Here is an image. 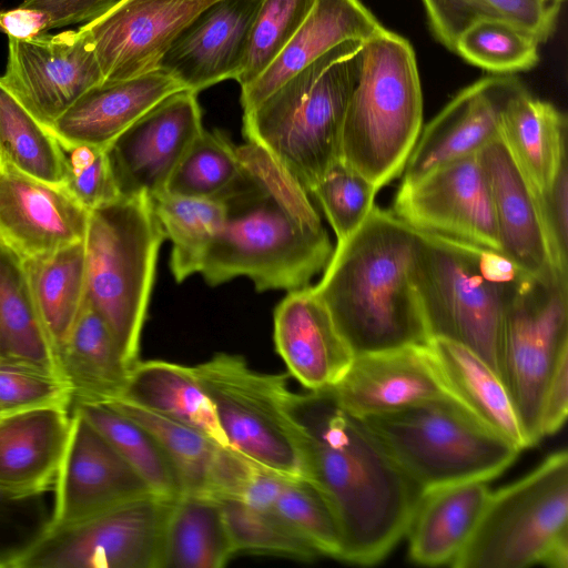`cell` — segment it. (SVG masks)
I'll return each instance as SVG.
<instances>
[{"label": "cell", "mask_w": 568, "mask_h": 568, "mask_svg": "<svg viewBox=\"0 0 568 568\" xmlns=\"http://www.w3.org/2000/svg\"><path fill=\"white\" fill-rule=\"evenodd\" d=\"M302 436L304 478L332 509L342 535L339 560L369 566L405 536L422 488L329 388L293 393Z\"/></svg>", "instance_id": "1"}, {"label": "cell", "mask_w": 568, "mask_h": 568, "mask_svg": "<svg viewBox=\"0 0 568 568\" xmlns=\"http://www.w3.org/2000/svg\"><path fill=\"white\" fill-rule=\"evenodd\" d=\"M419 234L374 205L312 286L354 356L430 338L414 283Z\"/></svg>", "instance_id": "2"}, {"label": "cell", "mask_w": 568, "mask_h": 568, "mask_svg": "<svg viewBox=\"0 0 568 568\" xmlns=\"http://www.w3.org/2000/svg\"><path fill=\"white\" fill-rule=\"evenodd\" d=\"M216 200L224 221L200 271L207 284L246 276L258 292L293 291L326 267L334 247L313 204L286 203L243 168Z\"/></svg>", "instance_id": "3"}, {"label": "cell", "mask_w": 568, "mask_h": 568, "mask_svg": "<svg viewBox=\"0 0 568 568\" xmlns=\"http://www.w3.org/2000/svg\"><path fill=\"white\" fill-rule=\"evenodd\" d=\"M363 40L314 60L243 115V134L308 192L339 161L345 111L357 83Z\"/></svg>", "instance_id": "4"}, {"label": "cell", "mask_w": 568, "mask_h": 568, "mask_svg": "<svg viewBox=\"0 0 568 568\" xmlns=\"http://www.w3.org/2000/svg\"><path fill=\"white\" fill-rule=\"evenodd\" d=\"M423 125V94L412 44L383 28L363 43L345 111L339 160L377 191L398 178Z\"/></svg>", "instance_id": "5"}, {"label": "cell", "mask_w": 568, "mask_h": 568, "mask_svg": "<svg viewBox=\"0 0 568 568\" xmlns=\"http://www.w3.org/2000/svg\"><path fill=\"white\" fill-rule=\"evenodd\" d=\"M164 239L148 196H121L89 211L85 300L104 320L131 367L139 361Z\"/></svg>", "instance_id": "6"}, {"label": "cell", "mask_w": 568, "mask_h": 568, "mask_svg": "<svg viewBox=\"0 0 568 568\" xmlns=\"http://www.w3.org/2000/svg\"><path fill=\"white\" fill-rule=\"evenodd\" d=\"M362 418L423 491L470 480L488 483L521 450L453 397Z\"/></svg>", "instance_id": "7"}, {"label": "cell", "mask_w": 568, "mask_h": 568, "mask_svg": "<svg viewBox=\"0 0 568 568\" xmlns=\"http://www.w3.org/2000/svg\"><path fill=\"white\" fill-rule=\"evenodd\" d=\"M419 234L414 283L429 338L458 343L499 375V348L506 311L519 283L485 277L478 248Z\"/></svg>", "instance_id": "8"}, {"label": "cell", "mask_w": 568, "mask_h": 568, "mask_svg": "<svg viewBox=\"0 0 568 568\" xmlns=\"http://www.w3.org/2000/svg\"><path fill=\"white\" fill-rule=\"evenodd\" d=\"M194 368L227 445L274 473L304 478L288 375L257 372L243 357L225 353Z\"/></svg>", "instance_id": "9"}, {"label": "cell", "mask_w": 568, "mask_h": 568, "mask_svg": "<svg viewBox=\"0 0 568 568\" xmlns=\"http://www.w3.org/2000/svg\"><path fill=\"white\" fill-rule=\"evenodd\" d=\"M568 534V453L548 455L523 478L490 491L455 568H524Z\"/></svg>", "instance_id": "10"}, {"label": "cell", "mask_w": 568, "mask_h": 568, "mask_svg": "<svg viewBox=\"0 0 568 568\" xmlns=\"http://www.w3.org/2000/svg\"><path fill=\"white\" fill-rule=\"evenodd\" d=\"M568 353L567 280L526 276L508 304L499 348V377L517 415L526 448L541 439L542 396Z\"/></svg>", "instance_id": "11"}, {"label": "cell", "mask_w": 568, "mask_h": 568, "mask_svg": "<svg viewBox=\"0 0 568 568\" xmlns=\"http://www.w3.org/2000/svg\"><path fill=\"white\" fill-rule=\"evenodd\" d=\"M173 500L150 494L43 534L14 568H160Z\"/></svg>", "instance_id": "12"}, {"label": "cell", "mask_w": 568, "mask_h": 568, "mask_svg": "<svg viewBox=\"0 0 568 568\" xmlns=\"http://www.w3.org/2000/svg\"><path fill=\"white\" fill-rule=\"evenodd\" d=\"M393 214L420 234L501 252L490 185L478 153L402 182Z\"/></svg>", "instance_id": "13"}, {"label": "cell", "mask_w": 568, "mask_h": 568, "mask_svg": "<svg viewBox=\"0 0 568 568\" xmlns=\"http://www.w3.org/2000/svg\"><path fill=\"white\" fill-rule=\"evenodd\" d=\"M102 81L91 37L82 27L24 40L8 37L0 84L47 129Z\"/></svg>", "instance_id": "14"}, {"label": "cell", "mask_w": 568, "mask_h": 568, "mask_svg": "<svg viewBox=\"0 0 568 568\" xmlns=\"http://www.w3.org/2000/svg\"><path fill=\"white\" fill-rule=\"evenodd\" d=\"M47 532L78 525L152 494L116 448L77 409L58 470Z\"/></svg>", "instance_id": "15"}, {"label": "cell", "mask_w": 568, "mask_h": 568, "mask_svg": "<svg viewBox=\"0 0 568 568\" xmlns=\"http://www.w3.org/2000/svg\"><path fill=\"white\" fill-rule=\"evenodd\" d=\"M203 130L195 92L181 90L153 105L106 148L120 196L151 199L164 192L175 166Z\"/></svg>", "instance_id": "16"}, {"label": "cell", "mask_w": 568, "mask_h": 568, "mask_svg": "<svg viewBox=\"0 0 568 568\" xmlns=\"http://www.w3.org/2000/svg\"><path fill=\"white\" fill-rule=\"evenodd\" d=\"M216 0H120L82 24L92 40L103 81L159 69L179 32Z\"/></svg>", "instance_id": "17"}, {"label": "cell", "mask_w": 568, "mask_h": 568, "mask_svg": "<svg viewBox=\"0 0 568 568\" xmlns=\"http://www.w3.org/2000/svg\"><path fill=\"white\" fill-rule=\"evenodd\" d=\"M485 168L501 252L531 277L567 280L555 247L541 195L532 187L499 135L478 152Z\"/></svg>", "instance_id": "18"}, {"label": "cell", "mask_w": 568, "mask_h": 568, "mask_svg": "<svg viewBox=\"0 0 568 568\" xmlns=\"http://www.w3.org/2000/svg\"><path fill=\"white\" fill-rule=\"evenodd\" d=\"M525 89L513 74H496L460 90L420 131L402 182H413L439 165L477 154L500 135L505 106Z\"/></svg>", "instance_id": "19"}, {"label": "cell", "mask_w": 568, "mask_h": 568, "mask_svg": "<svg viewBox=\"0 0 568 568\" xmlns=\"http://www.w3.org/2000/svg\"><path fill=\"white\" fill-rule=\"evenodd\" d=\"M89 211L64 187L0 161V242L24 260L84 240Z\"/></svg>", "instance_id": "20"}, {"label": "cell", "mask_w": 568, "mask_h": 568, "mask_svg": "<svg viewBox=\"0 0 568 568\" xmlns=\"http://www.w3.org/2000/svg\"><path fill=\"white\" fill-rule=\"evenodd\" d=\"M262 0H216L176 36L159 69L195 93L235 79Z\"/></svg>", "instance_id": "21"}, {"label": "cell", "mask_w": 568, "mask_h": 568, "mask_svg": "<svg viewBox=\"0 0 568 568\" xmlns=\"http://www.w3.org/2000/svg\"><path fill=\"white\" fill-rule=\"evenodd\" d=\"M329 389L343 408L358 417L453 397L428 344L356 355Z\"/></svg>", "instance_id": "22"}, {"label": "cell", "mask_w": 568, "mask_h": 568, "mask_svg": "<svg viewBox=\"0 0 568 568\" xmlns=\"http://www.w3.org/2000/svg\"><path fill=\"white\" fill-rule=\"evenodd\" d=\"M43 405L0 415V493L14 499L53 490L67 446L71 413Z\"/></svg>", "instance_id": "23"}, {"label": "cell", "mask_w": 568, "mask_h": 568, "mask_svg": "<svg viewBox=\"0 0 568 568\" xmlns=\"http://www.w3.org/2000/svg\"><path fill=\"white\" fill-rule=\"evenodd\" d=\"M274 344L288 374L308 390L332 387L354 357L311 285L288 291L275 307Z\"/></svg>", "instance_id": "24"}, {"label": "cell", "mask_w": 568, "mask_h": 568, "mask_svg": "<svg viewBox=\"0 0 568 568\" xmlns=\"http://www.w3.org/2000/svg\"><path fill=\"white\" fill-rule=\"evenodd\" d=\"M184 90L158 69L134 78L104 80L82 94L49 129L63 144L108 148L168 95Z\"/></svg>", "instance_id": "25"}, {"label": "cell", "mask_w": 568, "mask_h": 568, "mask_svg": "<svg viewBox=\"0 0 568 568\" xmlns=\"http://www.w3.org/2000/svg\"><path fill=\"white\" fill-rule=\"evenodd\" d=\"M384 27L359 0H315L276 60L248 87L241 89L243 111H248L292 75L337 44L367 40Z\"/></svg>", "instance_id": "26"}, {"label": "cell", "mask_w": 568, "mask_h": 568, "mask_svg": "<svg viewBox=\"0 0 568 568\" xmlns=\"http://www.w3.org/2000/svg\"><path fill=\"white\" fill-rule=\"evenodd\" d=\"M490 490L470 480L423 493L405 536L409 558L423 566H452L470 538Z\"/></svg>", "instance_id": "27"}, {"label": "cell", "mask_w": 568, "mask_h": 568, "mask_svg": "<svg viewBox=\"0 0 568 568\" xmlns=\"http://www.w3.org/2000/svg\"><path fill=\"white\" fill-rule=\"evenodd\" d=\"M71 406L108 404L123 397L131 366L104 320L87 302L58 352Z\"/></svg>", "instance_id": "28"}, {"label": "cell", "mask_w": 568, "mask_h": 568, "mask_svg": "<svg viewBox=\"0 0 568 568\" xmlns=\"http://www.w3.org/2000/svg\"><path fill=\"white\" fill-rule=\"evenodd\" d=\"M566 129L565 114L526 89L511 98L501 113L500 136L541 197L567 162Z\"/></svg>", "instance_id": "29"}, {"label": "cell", "mask_w": 568, "mask_h": 568, "mask_svg": "<svg viewBox=\"0 0 568 568\" xmlns=\"http://www.w3.org/2000/svg\"><path fill=\"white\" fill-rule=\"evenodd\" d=\"M449 394L488 428L521 450L525 438L499 375L467 347L443 338L428 343Z\"/></svg>", "instance_id": "30"}, {"label": "cell", "mask_w": 568, "mask_h": 568, "mask_svg": "<svg viewBox=\"0 0 568 568\" xmlns=\"http://www.w3.org/2000/svg\"><path fill=\"white\" fill-rule=\"evenodd\" d=\"M122 399L194 428L220 446H229L194 366L162 359L138 361L130 371Z\"/></svg>", "instance_id": "31"}, {"label": "cell", "mask_w": 568, "mask_h": 568, "mask_svg": "<svg viewBox=\"0 0 568 568\" xmlns=\"http://www.w3.org/2000/svg\"><path fill=\"white\" fill-rule=\"evenodd\" d=\"M236 555L220 500L183 493L172 503L160 568H221Z\"/></svg>", "instance_id": "32"}, {"label": "cell", "mask_w": 568, "mask_h": 568, "mask_svg": "<svg viewBox=\"0 0 568 568\" xmlns=\"http://www.w3.org/2000/svg\"><path fill=\"white\" fill-rule=\"evenodd\" d=\"M0 358L31 365L63 379L33 301L24 258L1 242Z\"/></svg>", "instance_id": "33"}, {"label": "cell", "mask_w": 568, "mask_h": 568, "mask_svg": "<svg viewBox=\"0 0 568 568\" xmlns=\"http://www.w3.org/2000/svg\"><path fill=\"white\" fill-rule=\"evenodd\" d=\"M24 264L39 317L58 356L85 301L84 240Z\"/></svg>", "instance_id": "34"}, {"label": "cell", "mask_w": 568, "mask_h": 568, "mask_svg": "<svg viewBox=\"0 0 568 568\" xmlns=\"http://www.w3.org/2000/svg\"><path fill=\"white\" fill-rule=\"evenodd\" d=\"M436 40L454 52L458 37L485 19L508 21L547 41L555 28L560 2L554 0H422Z\"/></svg>", "instance_id": "35"}, {"label": "cell", "mask_w": 568, "mask_h": 568, "mask_svg": "<svg viewBox=\"0 0 568 568\" xmlns=\"http://www.w3.org/2000/svg\"><path fill=\"white\" fill-rule=\"evenodd\" d=\"M165 237L172 243L170 268L178 283L200 273L205 254L220 233L224 206L216 199L180 196L166 191L150 199Z\"/></svg>", "instance_id": "36"}, {"label": "cell", "mask_w": 568, "mask_h": 568, "mask_svg": "<svg viewBox=\"0 0 568 568\" xmlns=\"http://www.w3.org/2000/svg\"><path fill=\"white\" fill-rule=\"evenodd\" d=\"M79 410L122 455L155 496L182 494L178 474L155 438L134 419L106 404H79Z\"/></svg>", "instance_id": "37"}, {"label": "cell", "mask_w": 568, "mask_h": 568, "mask_svg": "<svg viewBox=\"0 0 568 568\" xmlns=\"http://www.w3.org/2000/svg\"><path fill=\"white\" fill-rule=\"evenodd\" d=\"M0 161L41 181L63 185L60 142L0 84Z\"/></svg>", "instance_id": "38"}, {"label": "cell", "mask_w": 568, "mask_h": 568, "mask_svg": "<svg viewBox=\"0 0 568 568\" xmlns=\"http://www.w3.org/2000/svg\"><path fill=\"white\" fill-rule=\"evenodd\" d=\"M106 405L138 422L159 443L173 465L182 494H203L220 445L199 430L148 410L125 399Z\"/></svg>", "instance_id": "39"}, {"label": "cell", "mask_w": 568, "mask_h": 568, "mask_svg": "<svg viewBox=\"0 0 568 568\" xmlns=\"http://www.w3.org/2000/svg\"><path fill=\"white\" fill-rule=\"evenodd\" d=\"M236 146L221 131L203 130L172 172L165 191L196 197L219 199L240 176Z\"/></svg>", "instance_id": "40"}, {"label": "cell", "mask_w": 568, "mask_h": 568, "mask_svg": "<svg viewBox=\"0 0 568 568\" xmlns=\"http://www.w3.org/2000/svg\"><path fill=\"white\" fill-rule=\"evenodd\" d=\"M539 44L535 37L508 21L485 19L458 37L454 52L495 74H513L539 62Z\"/></svg>", "instance_id": "41"}, {"label": "cell", "mask_w": 568, "mask_h": 568, "mask_svg": "<svg viewBox=\"0 0 568 568\" xmlns=\"http://www.w3.org/2000/svg\"><path fill=\"white\" fill-rule=\"evenodd\" d=\"M220 500L226 524L239 552L272 555L311 561L316 549L272 510L233 499Z\"/></svg>", "instance_id": "42"}, {"label": "cell", "mask_w": 568, "mask_h": 568, "mask_svg": "<svg viewBox=\"0 0 568 568\" xmlns=\"http://www.w3.org/2000/svg\"><path fill=\"white\" fill-rule=\"evenodd\" d=\"M315 0H262L252 23L242 68L244 89L276 60L310 13Z\"/></svg>", "instance_id": "43"}, {"label": "cell", "mask_w": 568, "mask_h": 568, "mask_svg": "<svg viewBox=\"0 0 568 568\" xmlns=\"http://www.w3.org/2000/svg\"><path fill=\"white\" fill-rule=\"evenodd\" d=\"M320 555L336 559L342 554L337 520L318 489L305 478H285L271 507Z\"/></svg>", "instance_id": "44"}, {"label": "cell", "mask_w": 568, "mask_h": 568, "mask_svg": "<svg viewBox=\"0 0 568 568\" xmlns=\"http://www.w3.org/2000/svg\"><path fill=\"white\" fill-rule=\"evenodd\" d=\"M377 192L366 179L339 160L310 194L320 202L337 242H341L367 217Z\"/></svg>", "instance_id": "45"}, {"label": "cell", "mask_w": 568, "mask_h": 568, "mask_svg": "<svg viewBox=\"0 0 568 568\" xmlns=\"http://www.w3.org/2000/svg\"><path fill=\"white\" fill-rule=\"evenodd\" d=\"M64 156L63 185L88 211L120 196L106 148L60 143Z\"/></svg>", "instance_id": "46"}, {"label": "cell", "mask_w": 568, "mask_h": 568, "mask_svg": "<svg viewBox=\"0 0 568 568\" xmlns=\"http://www.w3.org/2000/svg\"><path fill=\"white\" fill-rule=\"evenodd\" d=\"M43 405L71 406L67 383L44 369L0 358V408L9 413Z\"/></svg>", "instance_id": "47"}, {"label": "cell", "mask_w": 568, "mask_h": 568, "mask_svg": "<svg viewBox=\"0 0 568 568\" xmlns=\"http://www.w3.org/2000/svg\"><path fill=\"white\" fill-rule=\"evenodd\" d=\"M50 516L43 496L14 499L0 493V568H14L43 536Z\"/></svg>", "instance_id": "48"}, {"label": "cell", "mask_w": 568, "mask_h": 568, "mask_svg": "<svg viewBox=\"0 0 568 568\" xmlns=\"http://www.w3.org/2000/svg\"><path fill=\"white\" fill-rule=\"evenodd\" d=\"M120 0H23L20 4L38 9L50 18V30L89 23L108 12Z\"/></svg>", "instance_id": "49"}, {"label": "cell", "mask_w": 568, "mask_h": 568, "mask_svg": "<svg viewBox=\"0 0 568 568\" xmlns=\"http://www.w3.org/2000/svg\"><path fill=\"white\" fill-rule=\"evenodd\" d=\"M568 412V353L554 368L545 388L540 409L541 438L556 434L565 424Z\"/></svg>", "instance_id": "50"}, {"label": "cell", "mask_w": 568, "mask_h": 568, "mask_svg": "<svg viewBox=\"0 0 568 568\" xmlns=\"http://www.w3.org/2000/svg\"><path fill=\"white\" fill-rule=\"evenodd\" d=\"M567 162L559 170L548 192L542 196L548 227L560 260L567 264L568 179Z\"/></svg>", "instance_id": "51"}, {"label": "cell", "mask_w": 568, "mask_h": 568, "mask_svg": "<svg viewBox=\"0 0 568 568\" xmlns=\"http://www.w3.org/2000/svg\"><path fill=\"white\" fill-rule=\"evenodd\" d=\"M50 30L49 16L38 9L18 7L0 9V31L9 38L30 39Z\"/></svg>", "instance_id": "52"}, {"label": "cell", "mask_w": 568, "mask_h": 568, "mask_svg": "<svg viewBox=\"0 0 568 568\" xmlns=\"http://www.w3.org/2000/svg\"><path fill=\"white\" fill-rule=\"evenodd\" d=\"M540 565L551 568L568 567V534L559 537L547 550Z\"/></svg>", "instance_id": "53"}, {"label": "cell", "mask_w": 568, "mask_h": 568, "mask_svg": "<svg viewBox=\"0 0 568 568\" xmlns=\"http://www.w3.org/2000/svg\"><path fill=\"white\" fill-rule=\"evenodd\" d=\"M554 1H557V2H560V3H561V1H564V0H554Z\"/></svg>", "instance_id": "54"}, {"label": "cell", "mask_w": 568, "mask_h": 568, "mask_svg": "<svg viewBox=\"0 0 568 568\" xmlns=\"http://www.w3.org/2000/svg\"><path fill=\"white\" fill-rule=\"evenodd\" d=\"M1 414H2V410H1V408H0V415H1Z\"/></svg>", "instance_id": "55"}]
</instances>
